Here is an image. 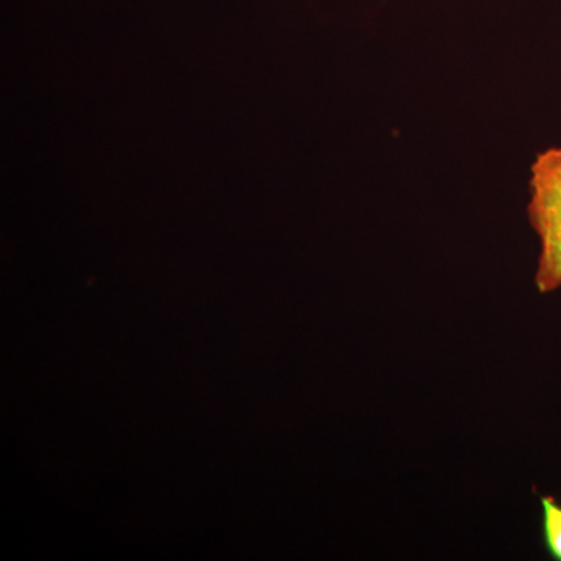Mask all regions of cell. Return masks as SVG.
Masks as SVG:
<instances>
[{
	"mask_svg": "<svg viewBox=\"0 0 561 561\" xmlns=\"http://www.w3.org/2000/svg\"><path fill=\"white\" fill-rule=\"evenodd\" d=\"M527 214L541 247L535 286L551 294L561 287V147L542 151L531 164Z\"/></svg>",
	"mask_w": 561,
	"mask_h": 561,
	"instance_id": "obj_1",
	"label": "cell"
},
{
	"mask_svg": "<svg viewBox=\"0 0 561 561\" xmlns=\"http://www.w3.org/2000/svg\"><path fill=\"white\" fill-rule=\"evenodd\" d=\"M542 535L552 559L561 561V504L552 496L541 497Z\"/></svg>",
	"mask_w": 561,
	"mask_h": 561,
	"instance_id": "obj_2",
	"label": "cell"
}]
</instances>
